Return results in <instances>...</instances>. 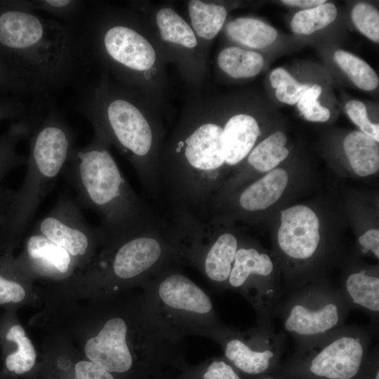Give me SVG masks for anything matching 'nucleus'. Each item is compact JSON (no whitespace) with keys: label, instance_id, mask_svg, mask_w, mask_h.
<instances>
[{"label":"nucleus","instance_id":"1","mask_svg":"<svg viewBox=\"0 0 379 379\" xmlns=\"http://www.w3.org/2000/svg\"><path fill=\"white\" fill-rule=\"evenodd\" d=\"M109 146L94 134L87 145L72 149L62 172L79 205L99 215L97 229L107 246L159 219L126 180Z\"/></svg>","mask_w":379,"mask_h":379},{"label":"nucleus","instance_id":"2","mask_svg":"<svg viewBox=\"0 0 379 379\" xmlns=\"http://www.w3.org/2000/svg\"><path fill=\"white\" fill-rule=\"evenodd\" d=\"M0 45L16 55L30 93L54 90L69 81L82 48L70 25L16 8L0 13Z\"/></svg>","mask_w":379,"mask_h":379},{"label":"nucleus","instance_id":"3","mask_svg":"<svg viewBox=\"0 0 379 379\" xmlns=\"http://www.w3.org/2000/svg\"><path fill=\"white\" fill-rule=\"evenodd\" d=\"M79 105L94 134L114 144L130 161L145 192L153 198L161 196L159 159L152 154L156 140L140 108L128 97L110 90L105 79L86 88Z\"/></svg>","mask_w":379,"mask_h":379},{"label":"nucleus","instance_id":"4","mask_svg":"<svg viewBox=\"0 0 379 379\" xmlns=\"http://www.w3.org/2000/svg\"><path fill=\"white\" fill-rule=\"evenodd\" d=\"M74 139L73 130L55 107L38 121L30 135L25 181L16 194L8 222L7 230L13 239L25 232L62 174L74 147Z\"/></svg>","mask_w":379,"mask_h":379},{"label":"nucleus","instance_id":"5","mask_svg":"<svg viewBox=\"0 0 379 379\" xmlns=\"http://www.w3.org/2000/svg\"><path fill=\"white\" fill-rule=\"evenodd\" d=\"M179 265L166 267L142 284L145 302L158 321L177 336L197 335L214 340L225 325L209 295Z\"/></svg>","mask_w":379,"mask_h":379},{"label":"nucleus","instance_id":"6","mask_svg":"<svg viewBox=\"0 0 379 379\" xmlns=\"http://www.w3.org/2000/svg\"><path fill=\"white\" fill-rule=\"evenodd\" d=\"M350 311L340 288L324 278L284 293L273 317L301 348L344 326Z\"/></svg>","mask_w":379,"mask_h":379},{"label":"nucleus","instance_id":"7","mask_svg":"<svg viewBox=\"0 0 379 379\" xmlns=\"http://www.w3.org/2000/svg\"><path fill=\"white\" fill-rule=\"evenodd\" d=\"M371 326L344 325L296 352L291 365L318 379H355L376 335Z\"/></svg>","mask_w":379,"mask_h":379},{"label":"nucleus","instance_id":"8","mask_svg":"<svg viewBox=\"0 0 379 379\" xmlns=\"http://www.w3.org/2000/svg\"><path fill=\"white\" fill-rule=\"evenodd\" d=\"M215 342L220 345L226 359L235 368L250 375L268 371L285 348L284 333L258 325L246 331L226 326Z\"/></svg>","mask_w":379,"mask_h":379},{"label":"nucleus","instance_id":"9","mask_svg":"<svg viewBox=\"0 0 379 379\" xmlns=\"http://www.w3.org/2000/svg\"><path fill=\"white\" fill-rule=\"evenodd\" d=\"M149 314L142 307L138 310L133 324L121 316L109 317L98 333L86 343L85 354L91 361L109 373H123L133 365V348L156 357L159 353L133 344L130 337L148 319Z\"/></svg>","mask_w":379,"mask_h":379},{"label":"nucleus","instance_id":"10","mask_svg":"<svg viewBox=\"0 0 379 379\" xmlns=\"http://www.w3.org/2000/svg\"><path fill=\"white\" fill-rule=\"evenodd\" d=\"M33 230L64 248L73 258H84L100 241L97 227L86 222L78 201L65 194L60 196Z\"/></svg>","mask_w":379,"mask_h":379},{"label":"nucleus","instance_id":"11","mask_svg":"<svg viewBox=\"0 0 379 379\" xmlns=\"http://www.w3.org/2000/svg\"><path fill=\"white\" fill-rule=\"evenodd\" d=\"M340 292L350 310L365 312L371 327L378 333L379 321V277L378 268L352 263L342 279Z\"/></svg>","mask_w":379,"mask_h":379},{"label":"nucleus","instance_id":"12","mask_svg":"<svg viewBox=\"0 0 379 379\" xmlns=\"http://www.w3.org/2000/svg\"><path fill=\"white\" fill-rule=\"evenodd\" d=\"M288 183V172L276 168L248 185L237 196V204L241 211L253 213L264 211L282 196Z\"/></svg>","mask_w":379,"mask_h":379},{"label":"nucleus","instance_id":"13","mask_svg":"<svg viewBox=\"0 0 379 379\" xmlns=\"http://www.w3.org/2000/svg\"><path fill=\"white\" fill-rule=\"evenodd\" d=\"M260 128L255 119L246 114L230 117L223 128V146L225 164L234 166L241 163L253 149Z\"/></svg>","mask_w":379,"mask_h":379},{"label":"nucleus","instance_id":"14","mask_svg":"<svg viewBox=\"0 0 379 379\" xmlns=\"http://www.w3.org/2000/svg\"><path fill=\"white\" fill-rule=\"evenodd\" d=\"M25 254L32 270L47 275H65L72 266L73 258L43 234L34 231L27 238Z\"/></svg>","mask_w":379,"mask_h":379},{"label":"nucleus","instance_id":"15","mask_svg":"<svg viewBox=\"0 0 379 379\" xmlns=\"http://www.w3.org/2000/svg\"><path fill=\"white\" fill-rule=\"evenodd\" d=\"M277 262L272 257L249 242L241 241L227 282V288L238 291L246 279L254 274H280Z\"/></svg>","mask_w":379,"mask_h":379},{"label":"nucleus","instance_id":"16","mask_svg":"<svg viewBox=\"0 0 379 379\" xmlns=\"http://www.w3.org/2000/svg\"><path fill=\"white\" fill-rule=\"evenodd\" d=\"M343 149L352 171L366 177L379 169V144L361 131L349 133L343 141Z\"/></svg>","mask_w":379,"mask_h":379},{"label":"nucleus","instance_id":"17","mask_svg":"<svg viewBox=\"0 0 379 379\" xmlns=\"http://www.w3.org/2000/svg\"><path fill=\"white\" fill-rule=\"evenodd\" d=\"M229 36L243 45L253 48H262L277 39V31L260 20L239 18L227 25Z\"/></svg>","mask_w":379,"mask_h":379},{"label":"nucleus","instance_id":"18","mask_svg":"<svg viewBox=\"0 0 379 379\" xmlns=\"http://www.w3.org/2000/svg\"><path fill=\"white\" fill-rule=\"evenodd\" d=\"M287 138L276 131L262 140L248 155V163L256 171L267 173L276 168L288 156Z\"/></svg>","mask_w":379,"mask_h":379},{"label":"nucleus","instance_id":"19","mask_svg":"<svg viewBox=\"0 0 379 379\" xmlns=\"http://www.w3.org/2000/svg\"><path fill=\"white\" fill-rule=\"evenodd\" d=\"M218 64L231 77L249 78L261 71L264 59L257 52L232 46L220 51L218 56Z\"/></svg>","mask_w":379,"mask_h":379},{"label":"nucleus","instance_id":"20","mask_svg":"<svg viewBox=\"0 0 379 379\" xmlns=\"http://www.w3.org/2000/svg\"><path fill=\"white\" fill-rule=\"evenodd\" d=\"M188 11L196 34L206 40H211L218 34L227 17V11L222 6L198 0L190 1Z\"/></svg>","mask_w":379,"mask_h":379},{"label":"nucleus","instance_id":"21","mask_svg":"<svg viewBox=\"0 0 379 379\" xmlns=\"http://www.w3.org/2000/svg\"><path fill=\"white\" fill-rule=\"evenodd\" d=\"M4 338L16 347L15 350L6 356V369L18 375L30 371L35 364L36 352L23 328L19 324L9 326L4 333Z\"/></svg>","mask_w":379,"mask_h":379},{"label":"nucleus","instance_id":"22","mask_svg":"<svg viewBox=\"0 0 379 379\" xmlns=\"http://www.w3.org/2000/svg\"><path fill=\"white\" fill-rule=\"evenodd\" d=\"M156 21L164 41L188 48H193L197 45L192 29L173 9L161 8L156 14Z\"/></svg>","mask_w":379,"mask_h":379},{"label":"nucleus","instance_id":"23","mask_svg":"<svg viewBox=\"0 0 379 379\" xmlns=\"http://www.w3.org/2000/svg\"><path fill=\"white\" fill-rule=\"evenodd\" d=\"M333 58L358 88L371 91L378 86V76L364 60L343 50L336 51Z\"/></svg>","mask_w":379,"mask_h":379},{"label":"nucleus","instance_id":"24","mask_svg":"<svg viewBox=\"0 0 379 379\" xmlns=\"http://www.w3.org/2000/svg\"><path fill=\"white\" fill-rule=\"evenodd\" d=\"M337 14V8L332 3L301 10L293 15L291 22V29L298 34H311L333 22Z\"/></svg>","mask_w":379,"mask_h":379},{"label":"nucleus","instance_id":"25","mask_svg":"<svg viewBox=\"0 0 379 379\" xmlns=\"http://www.w3.org/2000/svg\"><path fill=\"white\" fill-rule=\"evenodd\" d=\"M18 10L32 12L43 11L67 22H74L80 14L84 4L77 0H33L20 2Z\"/></svg>","mask_w":379,"mask_h":379},{"label":"nucleus","instance_id":"26","mask_svg":"<svg viewBox=\"0 0 379 379\" xmlns=\"http://www.w3.org/2000/svg\"><path fill=\"white\" fill-rule=\"evenodd\" d=\"M352 22L358 30L374 42L379 41V13L368 3L357 4L351 13Z\"/></svg>","mask_w":379,"mask_h":379},{"label":"nucleus","instance_id":"27","mask_svg":"<svg viewBox=\"0 0 379 379\" xmlns=\"http://www.w3.org/2000/svg\"><path fill=\"white\" fill-rule=\"evenodd\" d=\"M321 95L319 89L310 87L302 95L297 106L305 119L312 122H325L331 117L329 109L321 105L318 98Z\"/></svg>","mask_w":379,"mask_h":379},{"label":"nucleus","instance_id":"28","mask_svg":"<svg viewBox=\"0 0 379 379\" xmlns=\"http://www.w3.org/2000/svg\"><path fill=\"white\" fill-rule=\"evenodd\" d=\"M345 111L351 121L359 127L361 132L379 141V124L372 123L366 113L365 105L357 100H352L345 105Z\"/></svg>","mask_w":379,"mask_h":379},{"label":"nucleus","instance_id":"29","mask_svg":"<svg viewBox=\"0 0 379 379\" xmlns=\"http://www.w3.org/2000/svg\"><path fill=\"white\" fill-rule=\"evenodd\" d=\"M0 267V305L15 304L25 298V290L17 280L10 277Z\"/></svg>","mask_w":379,"mask_h":379},{"label":"nucleus","instance_id":"30","mask_svg":"<svg viewBox=\"0 0 379 379\" xmlns=\"http://www.w3.org/2000/svg\"><path fill=\"white\" fill-rule=\"evenodd\" d=\"M202 379H241L234 368L223 359H213L201 375Z\"/></svg>","mask_w":379,"mask_h":379},{"label":"nucleus","instance_id":"31","mask_svg":"<svg viewBox=\"0 0 379 379\" xmlns=\"http://www.w3.org/2000/svg\"><path fill=\"white\" fill-rule=\"evenodd\" d=\"M310 86L307 84H284L276 88L275 95L281 102L288 105L298 103L301 96Z\"/></svg>","mask_w":379,"mask_h":379},{"label":"nucleus","instance_id":"32","mask_svg":"<svg viewBox=\"0 0 379 379\" xmlns=\"http://www.w3.org/2000/svg\"><path fill=\"white\" fill-rule=\"evenodd\" d=\"M76 379H114L113 375L92 361H80L75 364Z\"/></svg>","mask_w":379,"mask_h":379},{"label":"nucleus","instance_id":"33","mask_svg":"<svg viewBox=\"0 0 379 379\" xmlns=\"http://www.w3.org/2000/svg\"><path fill=\"white\" fill-rule=\"evenodd\" d=\"M358 244L363 253H371L379 258V230L369 229L358 238Z\"/></svg>","mask_w":379,"mask_h":379},{"label":"nucleus","instance_id":"34","mask_svg":"<svg viewBox=\"0 0 379 379\" xmlns=\"http://www.w3.org/2000/svg\"><path fill=\"white\" fill-rule=\"evenodd\" d=\"M270 81L274 88L284 84H296L298 81L284 68L274 69L270 75Z\"/></svg>","mask_w":379,"mask_h":379},{"label":"nucleus","instance_id":"35","mask_svg":"<svg viewBox=\"0 0 379 379\" xmlns=\"http://www.w3.org/2000/svg\"><path fill=\"white\" fill-rule=\"evenodd\" d=\"M281 2L286 5L299 6L302 8H313L326 3L325 0H284L281 1Z\"/></svg>","mask_w":379,"mask_h":379},{"label":"nucleus","instance_id":"36","mask_svg":"<svg viewBox=\"0 0 379 379\" xmlns=\"http://www.w3.org/2000/svg\"><path fill=\"white\" fill-rule=\"evenodd\" d=\"M263 379H275V378H271V377H267V378H263Z\"/></svg>","mask_w":379,"mask_h":379},{"label":"nucleus","instance_id":"37","mask_svg":"<svg viewBox=\"0 0 379 379\" xmlns=\"http://www.w3.org/2000/svg\"><path fill=\"white\" fill-rule=\"evenodd\" d=\"M0 168H1V165H0Z\"/></svg>","mask_w":379,"mask_h":379}]
</instances>
